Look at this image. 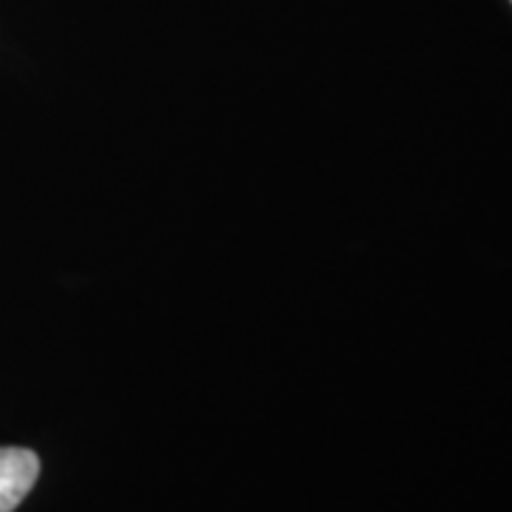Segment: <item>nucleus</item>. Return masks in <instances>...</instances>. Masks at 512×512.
I'll return each instance as SVG.
<instances>
[{"mask_svg":"<svg viewBox=\"0 0 512 512\" xmlns=\"http://www.w3.org/2000/svg\"><path fill=\"white\" fill-rule=\"evenodd\" d=\"M40 476V458L26 447H0V512H15Z\"/></svg>","mask_w":512,"mask_h":512,"instance_id":"obj_1","label":"nucleus"}]
</instances>
